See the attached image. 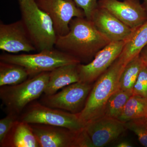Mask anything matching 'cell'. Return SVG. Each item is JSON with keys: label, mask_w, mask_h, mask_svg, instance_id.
<instances>
[{"label": "cell", "mask_w": 147, "mask_h": 147, "mask_svg": "<svg viewBox=\"0 0 147 147\" xmlns=\"http://www.w3.org/2000/svg\"><path fill=\"white\" fill-rule=\"evenodd\" d=\"M110 42L90 20L86 17H76L70 22L67 34L57 36L55 47L80 62L86 61Z\"/></svg>", "instance_id": "obj_1"}, {"label": "cell", "mask_w": 147, "mask_h": 147, "mask_svg": "<svg viewBox=\"0 0 147 147\" xmlns=\"http://www.w3.org/2000/svg\"><path fill=\"white\" fill-rule=\"evenodd\" d=\"M125 65L118 58L94 82L84 108L77 113L85 126L104 116L108 100L120 89L119 79Z\"/></svg>", "instance_id": "obj_2"}, {"label": "cell", "mask_w": 147, "mask_h": 147, "mask_svg": "<svg viewBox=\"0 0 147 147\" xmlns=\"http://www.w3.org/2000/svg\"><path fill=\"white\" fill-rule=\"evenodd\" d=\"M21 21L38 52L55 48L57 35L52 19L36 0H17Z\"/></svg>", "instance_id": "obj_3"}, {"label": "cell", "mask_w": 147, "mask_h": 147, "mask_svg": "<svg viewBox=\"0 0 147 147\" xmlns=\"http://www.w3.org/2000/svg\"><path fill=\"white\" fill-rule=\"evenodd\" d=\"M50 72H41L17 85L1 86L0 98L7 113L19 116L27 105L39 98L44 93Z\"/></svg>", "instance_id": "obj_4"}, {"label": "cell", "mask_w": 147, "mask_h": 147, "mask_svg": "<svg viewBox=\"0 0 147 147\" xmlns=\"http://www.w3.org/2000/svg\"><path fill=\"white\" fill-rule=\"evenodd\" d=\"M0 60L22 66L32 77L41 72H50L61 66L81 63L78 59L55 47L36 54H2Z\"/></svg>", "instance_id": "obj_5"}, {"label": "cell", "mask_w": 147, "mask_h": 147, "mask_svg": "<svg viewBox=\"0 0 147 147\" xmlns=\"http://www.w3.org/2000/svg\"><path fill=\"white\" fill-rule=\"evenodd\" d=\"M30 125L40 147H94L85 127L75 130L47 125Z\"/></svg>", "instance_id": "obj_6"}, {"label": "cell", "mask_w": 147, "mask_h": 147, "mask_svg": "<svg viewBox=\"0 0 147 147\" xmlns=\"http://www.w3.org/2000/svg\"><path fill=\"white\" fill-rule=\"evenodd\" d=\"M19 119L29 124L63 127L72 130H80L86 126L78 114L50 108L35 101L27 105L19 115Z\"/></svg>", "instance_id": "obj_7"}, {"label": "cell", "mask_w": 147, "mask_h": 147, "mask_svg": "<svg viewBox=\"0 0 147 147\" xmlns=\"http://www.w3.org/2000/svg\"><path fill=\"white\" fill-rule=\"evenodd\" d=\"M92 84L81 82L67 86L52 95H44L40 102L45 106L77 114L82 111Z\"/></svg>", "instance_id": "obj_8"}, {"label": "cell", "mask_w": 147, "mask_h": 147, "mask_svg": "<svg viewBox=\"0 0 147 147\" xmlns=\"http://www.w3.org/2000/svg\"><path fill=\"white\" fill-rule=\"evenodd\" d=\"M38 7L52 19L57 36L68 32L74 18L86 17L84 11L73 0H36Z\"/></svg>", "instance_id": "obj_9"}, {"label": "cell", "mask_w": 147, "mask_h": 147, "mask_svg": "<svg viewBox=\"0 0 147 147\" xmlns=\"http://www.w3.org/2000/svg\"><path fill=\"white\" fill-rule=\"evenodd\" d=\"M125 41L110 42L86 64L78 65L79 82L92 84L112 65L122 53Z\"/></svg>", "instance_id": "obj_10"}, {"label": "cell", "mask_w": 147, "mask_h": 147, "mask_svg": "<svg viewBox=\"0 0 147 147\" xmlns=\"http://www.w3.org/2000/svg\"><path fill=\"white\" fill-rule=\"evenodd\" d=\"M98 6L107 9L134 30L147 20V11L139 0H99Z\"/></svg>", "instance_id": "obj_11"}, {"label": "cell", "mask_w": 147, "mask_h": 147, "mask_svg": "<svg viewBox=\"0 0 147 147\" xmlns=\"http://www.w3.org/2000/svg\"><path fill=\"white\" fill-rule=\"evenodd\" d=\"M0 49L11 53L36 51L21 20L9 24L1 21Z\"/></svg>", "instance_id": "obj_12"}, {"label": "cell", "mask_w": 147, "mask_h": 147, "mask_svg": "<svg viewBox=\"0 0 147 147\" xmlns=\"http://www.w3.org/2000/svg\"><path fill=\"white\" fill-rule=\"evenodd\" d=\"M90 20L110 42H125L134 30L107 9L98 6L92 13Z\"/></svg>", "instance_id": "obj_13"}, {"label": "cell", "mask_w": 147, "mask_h": 147, "mask_svg": "<svg viewBox=\"0 0 147 147\" xmlns=\"http://www.w3.org/2000/svg\"><path fill=\"white\" fill-rule=\"evenodd\" d=\"M85 129L94 147L105 146L117 139L127 129L125 123L106 117L87 124Z\"/></svg>", "instance_id": "obj_14"}, {"label": "cell", "mask_w": 147, "mask_h": 147, "mask_svg": "<svg viewBox=\"0 0 147 147\" xmlns=\"http://www.w3.org/2000/svg\"><path fill=\"white\" fill-rule=\"evenodd\" d=\"M79 64L61 66L50 71L49 80L44 92L45 94H54L61 89L79 82Z\"/></svg>", "instance_id": "obj_15"}, {"label": "cell", "mask_w": 147, "mask_h": 147, "mask_svg": "<svg viewBox=\"0 0 147 147\" xmlns=\"http://www.w3.org/2000/svg\"><path fill=\"white\" fill-rule=\"evenodd\" d=\"M1 147H40L30 124L18 119L1 144Z\"/></svg>", "instance_id": "obj_16"}, {"label": "cell", "mask_w": 147, "mask_h": 147, "mask_svg": "<svg viewBox=\"0 0 147 147\" xmlns=\"http://www.w3.org/2000/svg\"><path fill=\"white\" fill-rule=\"evenodd\" d=\"M147 44V20L133 30L131 36L125 42L119 59L126 65L129 62L139 55L140 51Z\"/></svg>", "instance_id": "obj_17"}, {"label": "cell", "mask_w": 147, "mask_h": 147, "mask_svg": "<svg viewBox=\"0 0 147 147\" xmlns=\"http://www.w3.org/2000/svg\"><path fill=\"white\" fill-rule=\"evenodd\" d=\"M29 76L26 69L22 66L0 61V86L21 84Z\"/></svg>", "instance_id": "obj_18"}, {"label": "cell", "mask_w": 147, "mask_h": 147, "mask_svg": "<svg viewBox=\"0 0 147 147\" xmlns=\"http://www.w3.org/2000/svg\"><path fill=\"white\" fill-rule=\"evenodd\" d=\"M147 118V97L131 95L125 105L118 119L123 122Z\"/></svg>", "instance_id": "obj_19"}, {"label": "cell", "mask_w": 147, "mask_h": 147, "mask_svg": "<svg viewBox=\"0 0 147 147\" xmlns=\"http://www.w3.org/2000/svg\"><path fill=\"white\" fill-rule=\"evenodd\" d=\"M143 65L139 55L127 64L122 72L119 79V82L121 90L132 93L134 84Z\"/></svg>", "instance_id": "obj_20"}, {"label": "cell", "mask_w": 147, "mask_h": 147, "mask_svg": "<svg viewBox=\"0 0 147 147\" xmlns=\"http://www.w3.org/2000/svg\"><path fill=\"white\" fill-rule=\"evenodd\" d=\"M132 93L121 90H118L109 98L103 117L118 119L121 114L125 105Z\"/></svg>", "instance_id": "obj_21"}, {"label": "cell", "mask_w": 147, "mask_h": 147, "mask_svg": "<svg viewBox=\"0 0 147 147\" xmlns=\"http://www.w3.org/2000/svg\"><path fill=\"white\" fill-rule=\"evenodd\" d=\"M127 129L133 131L142 146L147 147V119H136L125 123Z\"/></svg>", "instance_id": "obj_22"}, {"label": "cell", "mask_w": 147, "mask_h": 147, "mask_svg": "<svg viewBox=\"0 0 147 147\" xmlns=\"http://www.w3.org/2000/svg\"><path fill=\"white\" fill-rule=\"evenodd\" d=\"M132 94L147 97V67L144 63L134 84Z\"/></svg>", "instance_id": "obj_23"}, {"label": "cell", "mask_w": 147, "mask_h": 147, "mask_svg": "<svg viewBox=\"0 0 147 147\" xmlns=\"http://www.w3.org/2000/svg\"><path fill=\"white\" fill-rule=\"evenodd\" d=\"M19 116L13 113H7V115L0 120V144L3 143L10 131L13 123L18 119Z\"/></svg>", "instance_id": "obj_24"}, {"label": "cell", "mask_w": 147, "mask_h": 147, "mask_svg": "<svg viewBox=\"0 0 147 147\" xmlns=\"http://www.w3.org/2000/svg\"><path fill=\"white\" fill-rule=\"evenodd\" d=\"M76 5L82 9L85 16L90 20L92 13L98 6L97 0H73Z\"/></svg>", "instance_id": "obj_25"}, {"label": "cell", "mask_w": 147, "mask_h": 147, "mask_svg": "<svg viewBox=\"0 0 147 147\" xmlns=\"http://www.w3.org/2000/svg\"><path fill=\"white\" fill-rule=\"evenodd\" d=\"M139 56L143 63L147 67V44L140 51Z\"/></svg>", "instance_id": "obj_26"}, {"label": "cell", "mask_w": 147, "mask_h": 147, "mask_svg": "<svg viewBox=\"0 0 147 147\" xmlns=\"http://www.w3.org/2000/svg\"><path fill=\"white\" fill-rule=\"evenodd\" d=\"M132 146V145L130 144L128 142H121L117 146V147H131Z\"/></svg>", "instance_id": "obj_27"}, {"label": "cell", "mask_w": 147, "mask_h": 147, "mask_svg": "<svg viewBox=\"0 0 147 147\" xmlns=\"http://www.w3.org/2000/svg\"><path fill=\"white\" fill-rule=\"evenodd\" d=\"M143 1H144V2H143L142 5L144 6V7H145L147 11V0H143Z\"/></svg>", "instance_id": "obj_28"}, {"label": "cell", "mask_w": 147, "mask_h": 147, "mask_svg": "<svg viewBox=\"0 0 147 147\" xmlns=\"http://www.w3.org/2000/svg\"><path fill=\"white\" fill-rule=\"evenodd\" d=\"M146 118L147 119V118Z\"/></svg>", "instance_id": "obj_29"}]
</instances>
